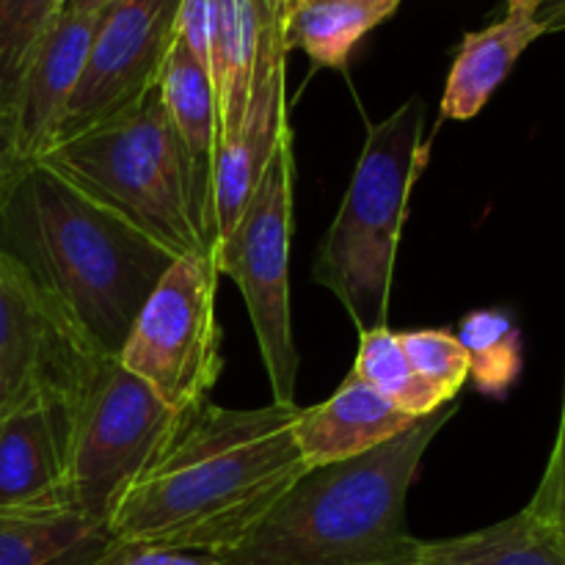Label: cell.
<instances>
[{
  "instance_id": "6da1fadb",
  "label": "cell",
  "mask_w": 565,
  "mask_h": 565,
  "mask_svg": "<svg viewBox=\"0 0 565 565\" xmlns=\"http://www.w3.org/2000/svg\"><path fill=\"white\" fill-rule=\"evenodd\" d=\"M296 414L281 403L188 408L119 500L110 535L213 557L230 552L309 469L292 434Z\"/></svg>"
},
{
  "instance_id": "7a4b0ae2",
  "label": "cell",
  "mask_w": 565,
  "mask_h": 565,
  "mask_svg": "<svg viewBox=\"0 0 565 565\" xmlns=\"http://www.w3.org/2000/svg\"><path fill=\"white\" fill-rule=\"evenodd\" d=\"M0 252L105 359H119L138 312L177 259L42 163L28 166L0 207Z\"/></svg>"
},
{
  "instance_id": "3957f363",
  "label": "cell",
  "mask_w": 565,
  "mask_h": 565,
  "mask_svg": "<svg viewBox=\"0 0 565 565\" xmlns=\"http://www.w3.org/2000/svg\"><path fill=\"white\" fill-rule=\"evenodd\" d=\"M456 403L356 458L312 467L218 565H414L406 500Z\"/></svg>"
},
{
  "instance_id": "277c9868",
  "label": "cell",
  "mask_w": 565,
  "mask_h": 565,
  "mask_svg": "<svg viewBox=\"0 0 565 565\" xmlns=\"http://www.w3.org/2000/svg\"><path fill=\"white\" fill-rule=\"evenodd\" d=\"M39 163L174 257H215L213 193L199 180L158 86L121 114L55 143Z\"/></svg>"
},
{
  "instance_id": "5b68a950",
  "label": "cell",
  "mask_w": 565,
  "mask_h": 565,
  "mask_svg": "<svg viewBox=\"0 0 565 565\" xmlns=\"http://www.w3.org/2000/svg\"><path fill=\"white\" fill-rule=\"evenodd\" d=\"M425 163V103L412 97L370 127L345 199L320 243L315 281L345 307L359 334L384 329L390 318L397 243Z\"/></svg>"
},
{
  "instance_id": "8992f818",
  "label": "cell",
  "mask_w": 565,
  "mask_h": 565,
  "mask_svg": "<svg viewBox=\"0 0 565 565\" xmlns=\"http://www.w3.org/2000/svg\"><path fill=\"white\" fill-rule=\"evenodd\" d=\"M292 136L276 147L252 202L235 230L215 246V268L243 292L274 403L296 406L298 348L290 312L292 241Z\"/></svg>"
},
{
  "instance_id": "52a82bcc",
  "label": "cell",
  "mask_w": 565,
  "mask_h": 565,
  "mask_svg": "<svg viewBox=\"0 0 565 565\" xmlns=\"http://www.w3.org/2000/svg\"><path fill=\"white\" fill-rule=\"evenodd\" d=\"M182 414L108 359L77 403L70 461L72 511L108 527L125 491L163 450Z\"/></svg>"
},
{
  "instance_id": "ba28073f",
  "label": "cell",
  "mask_w": 565,
  "mask_h": 565,
  "mask_svg": "<svg viewBox=\"0 0 565 565\" xmlns=\"http://www.w3.org/2000/svg\"><path fill=\"white\" fill-rule=\"evenodd\" d=\"M218 276L213 259L177 257L116 359L177 412L207 401L224 370L215 309Z\"/></svg>"
},
{
  "instance_id": "9c48e42d",
  "label": "cell",
  "mask_w": 565,
  "mask_h": 565,
  "mask_svg": "<svg viewBox=\"0 0 565 565\" xmlns=\"http://www.w3.org/2000/svg\"><path fill=\"white\" fill-rule=\"evenodd\" d=\"M92 342L0 252V384L6 408L28 397L81 401L103 364Z\"/></svg>"
},
{
  "instance_id": "30bf717a",
  "label": "cell",
  "mask_w": 565,
  "mask_h": 565,
  "mask_svg": "<svg viewBox=\"0 0 565 565\" xmlns=\"http://www.w3.org/2000/svg\"><path fill=\"white\" fill-rule=\"evenodd\" d=\"M182 0H114L99 11L86 66L58 130V143L121 114L160 81L177 42Z\"/></svg>"
},
{
  "instance_id": "8fae6325",
  "label": "cell",
  "mask_w": 565,
  "mask_h": 565,
  "mask_svg": "<svg viewBox=\"0 0 565 565\" xmlns=\"http://www.w3.org/2000/svg\"><path fill=\"white\" fill-rule=\"evenodd\" d=\"M77 403L36 395L0 414V516L72 511Z\"/></svg>"
},
{
  "instance_id": "7c38bea8",
  "label": "cell",
  "mask_w": 565,
  "mask_h": 565,
  "mask_svg": "<svg viewBox=\"0 0 565 565\" xmlns=\"http://www.w3.org/2000/svg\"><path fill=\"white\" fill-rule=\"evenodd\" d=\"M285 58L281 39V11L265 25L259 39L257 64L252 75L246 114L241 127L224 138L215 158L213 177V221L215 246L235 230L243 210L252 202L270 158L281 138L290 132L285 99Z\"/></svg>"
},
{
  "instance_id": "4fadbf2b",
  "label": "cell",
  "mask_w": 565,
  "mask_h": 565,
  "mask_svg": "<svg viewBox=\"0 0 565 565\" xmlns=\"http://www.w3.org/2000/svg\"><path fill=\"white\" fill-rule=\"evenodd\" d=\"M99 14H55L28 58L14 94L17 143L28 163H39L58 143L70 99L86 66Z\"/></svg>"
},
{
  "instance_id": "5bb4252c",
  "label": "cell",
  "mask_w": 565,
  "mask_h": 565,
  "mask_svg": "<svg viewBox=\"0 0 565 565\" xmlns=\"http://www.w3.org/2000/svg\"><path fill=\"white\" fill-rule=\"evenodd\" d=\"M414 423L419 419L408 417L384 401L356 373H348L329 401L312 408H298L292 434L303 463L312 469L375 450L412 428Z\"/></svg>"
},
{
  "instance_id": "9a60e30c",
  "label": "cell",
  "mask_w": 565,
  "mask_h": 565,
  "mask_svg": "<svg viewBox=\"0 0 565 565\" xmlns=\"http://www.w3.org/2000/svg\"><path fill=\"white\" fill-rule=\"evenodd\" d=\"M544 33L535 0H505L500 20L463 36L441 94V119L467 121L478 116L524 50Z\"/></svg>"
},
{
  "instance_id": "2e32d148",
  "label": "cell",
  "mask_w": 565,
  "mask_h": 565,
  "mask_svg": "<svg viewBox=\"0 0 565 565\" xmlns=\"http://www.w3.org/2000/svg\"><path fill=\"white\" fill-rule=\"evenodd\" d=\"M279 11L281 6L274 0H213L210 81L218 99L221 141L241 127L252 92L259 39Z\"/></svg>"
},
{
  "instance_id": "e0dca14e",
  "label": "cell",
  "mask_w": 565,
  "mask_h": 565,
  "mask_svg": "<svg viewBox=\"0 0 565 565\" xmlns=\"http://www.w3.org/2000/svg\"><path fill=\"white\" fill-rule=\"evenodd\" d=\"M114 541L75 511L0 516V565H99Z\"/></svg>"
},
{
  "instance_id": "ac0fdd59",
  "label": "cell",
  "mask_w": 565,
  "mask_h": 565,
  "mask_svg": "<svg viewBox=\"0 0 565 565\" xmlns=\"http://www.w3.org/2000/svg\"><path fill=\"white\" fill-rule=\"evenodd\" d=\"M158 92L177 136L182 138L188 154H191L199 180L213 193L215 158H218L221 143L218 99H215L210 72L193 58V53L180 39L166 58Z\"/></svg>"
},
{
  "instance_id": "d6986e66",
  "label": "cell",
  "mask_w": 565,
  "mask_h": 565,
  "mask_svg": "<svg viewBox=\"0 0 565 565\" xmlns=\"http://www.w3.org/2000/svg\"><path fill=\"white\" fill-rule=\"evenodd\" d=\"M397 11V3H351V0H320V3L281 6V39L287 53L303 50L315 66L342 70L353 47Z\"/></svg>"
},
{
  "instance_id": "ffe728a7",
  "label": "cell",
  "mask_w": 565,
  "mask_h": 565,
  "mask_svg": "<svg viewBox=\"0 0 565 565\" xmlns=\"http://www.w3.org/2000/svg\"><path fill=\"white\" fill-rule=\"evenodd\" d=\"M414 565H565V550L527 511L475 533L419 541Z\"/></svg>"
},
{
  "instance_id": "44dd1931",
  "label": "cell",
  "mask_w": 565,
  "mask_h": 565,
  "mask_svg": "<svg viewBox=\"0 0 565 565\" xmlns=\"http://www.w3.org/2000/svg\"><path fill=\"white\" fill-rule=\"evenodd\" d=\"M353 373L373 386L384 401L401 408L414 419H425L439 408L450 406L436 390H430L412 370L406 353L401 348V337L390 326L359 334V353Z\"/></svg>"
},
{
  "instance_id": "7402d4cb",
  "label": "cell",
  "mask_w": 565,
  "mask_h": 565,
  "mask_svg": "<svg viewBox=\"0 0 565 565\" xmlns=\"http://www.w3.org/2000/svg\"><path fill=\"white\" fill-rule=\"evenodd\" d=\"M469 356V381L480 395L505 397L522 373V331L500 309H475L458 323Z\"/></svg>"
},
{
  "instance_id": "603a6c76",
  "label": "cell",
  "mask_w": 565,
  "mask_h": 565,
  "mask_svg": "<svg viewBox=\"0 0 565 565\" xmlns=\"http://www.w3.org/2000/svg\"><path fill=\"white\" fill-rule=\"evenodd\" d=\"M58 9L61 0H0V99L14 103L28 58Z\"/></svg>"
},
{
  "instance_id": "cb8c5ba5",
  "label": "cell",
  "mask_w": 565,
  "mask_h": 565,
  "mask_svg": "<svg viewBox=\"0 0 565 565\" xmlns=\"http://www.w3.org/2000/svg\"><path fill=\"white\" fill-rule=\"evenodd\" d=\"M397 337L414 373L430 390L439 392L445 403L456 401V395L469 381V356L458 337L441 329L397 331Z\"/></svg>"
},
{
  "instance_id": "d4e9b609",
  "label": "cell",
  "mask_w": 565,
  "mask_h": 565,
  "mask_svg": "<svg viewBox=\"0 0 565 565\" xmlns=\"http://www.w3.org/2000/svg\"><path fill=\"white\" fill-rule=\"evenodd\" d=\"M524 511H527L541 527L550 530V533L557 539V544L565 550V373H563V406H561V419H557L555 445H552L550 461H546L544 475H541L539 489H535L530 505H524Z\"/></svg>"
},
{
  "instance_id": "484cf974",
  "label": "cell",
  "mask_w": 565,
  "mask_h": 565,
  "mask_svg": "<svg viewBox=\"0 0 565 565\" xmlns=\"http://www.w3.org/2000/svg\"><path fill=\"white\" fill-rule=\"evenodd\" d=\"M99 565H218V561L199 552L138 544V541H114Z\"/></svg>"
},
{
  "instance_id": "4316f807",
  "label": "cell",
  "mask_w": 565,
  "mask_h": 565,
  "mask_svg": "<svg viewBox=\"0 0 565 565\" xmlns=\"http://www.w3.org/2000/svg\"><path fill=\"white\" fill-rule=\"evenodd\" d=\"M210 36H213V0H182L177 39L193 53V58L210 72Z\"/></svg>"
},
{
  "instance_id": "83f0119b",
  "label": "cell",
  "mask_w": 565,
  "mask_h": 565,
  "mask_svg": "<svg viewBox=\"0 0 565 565\" xmlns=\"http://www.w3.org/2000/svg\"><path fill=\"white\" fill-rule=\"evenodd\" d=\"M28 166L33 163L22 158L20 143H17L14 108H11V103L0 99V207L6 204L9 193L14 191L17 182L22 180Z\"/></svg>"
},
{
  "instance_id": "f1b7e54d",
  "label": "cell",
  "mask_w": 565,
  "mask_h": 565,
  "mask_svg": "<svg viewBox=\"0 0 565 565\" xmlns=\"http://www.w3.org/2000/svg\"><path fill=\"white\" fill-rule=\"evenodd\" d=\"M535 9L546 33L565 31V0H535Z\"/></svg>"
},
{
  "instance_id": "f546056e",
  "label": "cell",
  "mask_w": 565,
  "mask_h": 565,
  "mask_svg": "<svg viewBox=\"0 0 565 565\" xmlns=\"http://www.w3.org/2000/svg\"><path fill=\"white\" fill-rule=\"evenodd\" d=\"M114 0H61L58 14H99Z\"/></svg>"
},
{
  "instance_id": "4dcf8cb0",
  "label": "cell",
  "mask_w": 565,
  "mask_h": 565,
  "mask_svg": "<svg viewBox=\"0 0 565 565\" xmlns=\"http://www.w3.org/2000/svg\"><path fill=\"white\" fill-rule=\"evenodd\" d=\"M292 3H320V0H292ZM351 3H397L401 6V0H351Z\"/></svg>"
},
{
  "instance_id": "1f68e13d",
  "label": "cell",
  "mask_w": 565,
  "mask_h": 565,
  "mask_svg": "<svg viewBox=\"0 0 565 565\" xmlns=\"http://www.w3.org/2000/svg\"><path fill=\"white\" fill-rule=\"evenodd\" d=\"M6 412V392H3V384H0V414Z\"/></svg>"
},
{
  "instance_id": "d6a6232c",
  "label": "cell",
  "mask_w": 565,
  "mask_h": 565,
  "mask_svg": "<svg viewBox=\"0 0 565 565\" xmlns=\"http://www.w3.org/2000/svg\"><path fill=\"white\" fill-rule=\"evenodd\" d=\"M276 6H287V3H292V0H274Z\"/></svg>"
}]
</instances>
